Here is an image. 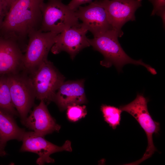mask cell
<instances>
[{
	"label": "cell",
	"mask_w": 165,
	"mask_h": 165,
	"mask_svg": "<svg viewBox=\"0 0 165 165\" xmlns=\"http://www.w3.org/2000/svg\"><path fill=\"white\" fill-rule=\"evenodd\" d=\"M45 0H17L9 8L0 28L7 38L17 42L39 30Z\"/></svg>",
	"instance_id": "1"
},
{
	"label": "cell",
	"mask_w": 165,
	"mask_h": 165,
	"mask_svg": "<svg viewBox=\"0 0 165 165\" xmlns=\"http://www.w3.org/2000/svg\"><path fill=\"white\" fill-rule=\"evenodd\" d=\"M119 37H121L116 31L111 29L94 37L92 39L89 38L90 46L104 57V59L100 61L102 66L108 68L114 65L120 72L124 65L131 64L145 67L152 75L157 74L154 68L145 63L142 60H134L129 56L121 47Z\"/></svg>",
	"instance_id": "2"
},
{
	"label": "cell",
	"mask_w": 165,
	"mask_h": 165,
	"mask_svg": "<svg viewBox=\"0 0 165 165\" xmlns=\"http://www.w3.org/2000/svg\"><path fill=\"white\" fill-rule=\"evenodd\" d=\"M148 100L142 94L138 93L136 98L130 103L119 106L123 111L126 112L133 116L145 131L147 139L148 145L142 157L130 163L138 165L151 157L157 151L153 143L152 135L158 134L160 129V123L152 119L148 109Z\"/></svg>",
	"instance_id": "3"
},
{
	"label": "cell",
	"mask_w": 165,
	"mask_h": 165,
	"mask_svg": "<svg viewBox=\"0 0 165 165\" xmlns=\"http://www.w3.org/2000/svg\"><path fill=\"white\" fill-rule=\"evenodd\" d=\"M42 21L39 30L59 34L69 28L79 26L75 11L62 0H48L41 7Z\"/></svg>",
	"instance_id": "4"
},
{
	"label": "cell",
	"mask_w": 165,
	"mask_h": 165,
	"mask_svg": "<svg viewBox=\"0 0 165 165\" xmlns=\"http://www.w3.org/2000/svg\"><path fill=\"white\" fill-rule=\"evenodd\" d=\"M29 75L36 99L47 104L53 101L64 77L48 60L41 63Z\"/></svg>",
	"instance_id": "5"
},
{
	"label": "cell",
	"mask_w": 165,
	"mask_h": 165,
	"mask_svg": "<svg viewBox=\"0 0 165 165\" xmlns=\"http://www.w3.org/2000/svg\"><path fill=\"white\" fill-rule=\"evenodd\" d=\"M7 76L12 102L23 125L36 98L34 90L29 76L25 71Z\"/></svg>",
	"instance_id": "6"
},
{
	"label": "cell",
	"mask_w": 165,
	"mask_h": 165,
	"mask_svg": "<svg viewBox=\"0 0 165 165\" xmlns=\"http://www.w3.org/2000/svg\"><path fill=\"white\" fill-rule=\"evenodd\" d=\"M58 34L53 32H43L39 30L29 34L28 45L23 54V71L30 73L48 60V54Z\"/></svg>",
	"instance_id": "7"
},
{
	"label": "cell",
	"mask_w": 165,
	"mask_h": 165,
	"mask_svg": "<svg viewBox=\"0 0 165 165\" xmlns=\"http://www.w3.org/2000/svg\"><path fill=\"white\" fill-rule=\"evenodd\" d=\"M105 8L113 30L122 36L121 28L127 22L135 20V13L142 0H99Z\"/></svg>",
	"instance_id": "8"
},
{
	"label": "cell",
	"mask_w": 165,
	"mask_h": 165,
	"mask_svg": "<svg viewBox=\"0 0 165 165\" xmlns=\"http://www.w3.org/2000/svg\"><path fill=\"white\" fill-rule=\"evenodd\" d=\"M20 149L21 152H30L37 154L38 158L36 163L40 165L45 163H53L54 159L50 157L53 153L66 151L72 152L71 142L66 141L62 146H59L47 141L44 137L38 135L33 131L25 132Z\"/></svg>",
	"instance_id": "9"
},
{
	"label": "cell",
	"mask_w": 165,
	"mask_h": 165,
	"mask_svg": "<svg viewBox=\"0 0 165 165\" xmlns=\"http://www.w3.org/2000/svg\"><path fill=\"white\" fill-rule=\"evenodd\" d=\"M88 31L81 24L64 30L56 36L51 52L55 54L66 52L73 60L82 50L90 46L86 35Z\"/></svg>",
	"instance_id": "10"
},
{
	"label": "cell",
	"mask_w": 165,
	"mask_h": 165,
	"mask_svg": "<svg viewBox=\"0 0 165 165\" xmlns=\"http://www.w3.org/2000/svg\"><path fill=\"white\" fill-rule=\"evenodd\" d=\"M81 25L94 37L113 29L109 21L106 11L99 0H96L85 6H80L75 11Z\"/></svg>",
	"instance_id": "11"
},
{
	"label": "cell",
	"mask_w": 165,
	"mask_h": 165,
	"mask_svg": "<svg viewBox=\"0 0 165 165\" xmlns=\"http://www.w3.org/2000/svg\"><path fill=\"white\" fill-rule=\"evenodd\" d=\"M23 54L18 42L9 38L0 37V75L23 70Z\"/></svg>",
	"instance_id": "12"
},
{
	"label": "cell",
	"mask_w": 165,
	"mask_h": 165,
	"mask_svg": "<svg viewBox=\"0 0 165 165\" xmlns=\"http://www.w3.org/2000/svg\"><path fill=\"white\" fill-rule=\"evenodd\" d=\"M37 134L44 137L54 131H58L61 126L51 116L45 102L41 100L27 116L23 124Z\"/></svg>",
	"instance_id": "13"
},
{
	"label": "cell",
	"mask_w": 165,
	"mask_h": 165,
	"mask_svg": "<svg viewBox=\"0 0 165 165\" xmlns=\"http://www.w3.org/2000/svg\"><path fill=\"white\" fill-rule=\"evenodd\" d=\"M83 79L64 82L55 94L53 101L61 110L69 106L85 103L87 100Z\"/></svg>",
	"instance_id": "14"
},
{
	"label": "cell",
	"mask_w": 165,
	"mask_h": 165,
	"mask_svg": "<svg viewBox=\"0 0 165 165\" xmlns=\"http://www.w3.org/2000/svg\"><path fill=\"white\" fill-rule=\"evenodd\" d=\"M26 132L20 127L13 117L0 111V138L3 145L11 140L22 141Z\"/></svg>",
	"instance_id": "15"
},
{
	"label": "cell",
	"mask_w": 165,
	"mask_h": 165,
	"mask_svg": "<svg viewBox=\"0 0 165 165\" xmlns=\"http://www.w3.org/2000/svg\"><path fill=\"white\" fill-rule=\"evenodd\" d=\"M0 111L13 117L19 116L12 102L7 75H0Z\"/></svg>",
	"instance_id": "16"
},
{
	"label": "cell",
	"mask_w": 165,
	"mask_h": 165,
	"mask_svg": "<svg viewBox=\"0 0 165 165\" xmlns=\"http://www.w3.org/2000/svg\"><path fill=\"white\" fill-rule=\"evenodd\" d=\"M101 110L105 121L112 129L115 130L120 125L123 111L119 108L103 104L101 106Z\"/></svg>",
	"instance_id": "17"
},
{
	"label": "cell",
	"mask_w": 165,
	"mask_h": 165,
	"mask_svg": "<svg viewBox=\"0 0 165 165\" xmlns=\"http://www.w3.org/2000/svg\"><path fill=\"white\" fill-rule=\"evenodd\" d=\"M67 115L70 121H76L82 117H84L87 114L86 107L79 105L69 106L67 108Z\"/></svg>",
	"instance_id": "18"
},
{
	"label": "cell",
	"mask_w": 165,
	"mask_h": 165,
	"mask_svg": "<svg viewBox=\"0 0 165 165\" xmlns=\"http://www.w3.org/2000/svg\"><path fill=\"white\" fill-rule=\"evenodd\" d=\"M152 5L151 15H157L160 17L165 14V0H148Z\"/></svg>",
	"instance_id": "19"
},
{
	"label": "cell",
	"mask_w": 165,
	"mask_h": 165,
	"mask_svg": "<svg viewBox=\"0 0 165 165\" xmlns=\"http://www.w3.org/2000/svg\"><path fill=\"white\" fill-rule=\"evenodd\" d=\"M9 8L6 0H0V26L7 13Z\"/></svg>",
	"instance_id": "20"
},
{
	"label": "cell",
	"mask_w": 165,
	"mask_h": 165,
	"mask_svg": "<svg viewBox=\"0 0 165 165\" xmlns=\"http://www.w3.org/2000/svg\"><path fill=\"white\" fill-rule=\"evenodd\" d=\"M92 2V0H71L68 5L71 9L75 11L81 5Z\"/></svg>",
	"instance_id": "21"
},
{
	"label": "cell",
	"mask_w": 165,
	"mask_h": 165,
	"mask_svg": "<svg viewBox=\"0 0 165 165\" xmlns=\"http://www.w3.org/2000/svg\"><path fill=\"white\" fill-rule=\"evenodd\" d=\"M5 146L2 143L0 138V156H3L6 155L7 153L5 150Z\"/></svg>",
	"instance_id": "22"
},
{
	"label": "cell",
	"mask_w": 165,
	"mask_h": 165,
	"mask_svg": "<svg viewBox=\"0 0 165 165\" xmlns=\"http://www.w3.org/2000/svg\"><path fill=\"white\" fill-rule=\"evenodd\" d=\"M17 0H6L9 8Z\"/></svg>",
	"instance_id": "23"
}]
</instances>
